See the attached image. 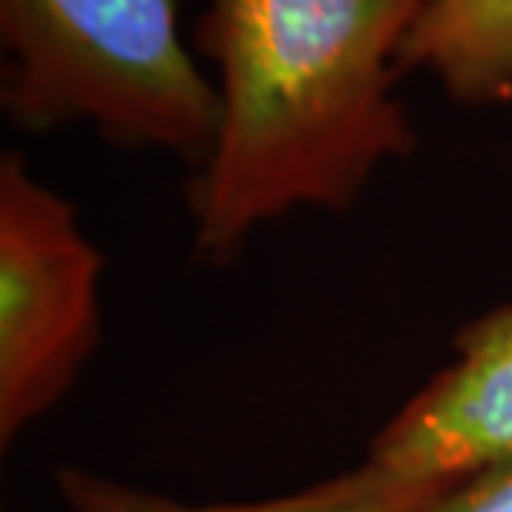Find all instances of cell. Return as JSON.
I'll use <instances>...</instances> for the list:
<instances>
[{
  "label": "cell",
  "instance_id": "obj_8",
  "mask_svg": "<svg viewBox=\"0 0 512 512\" xmlns=\"http://www.w3.org/2000/svg\"><path fill=\"white\" fill-rule=\"evenodd\" d=\"M456 350H495L512 356V305L464 325L456 336Z\"/></svg>",
  "mask_w": 512,
  "mask_h": 512
},
{
  "label": "cell",
  "instance_id": "obj_4",
  "mask_svg": "<svg viewBox=\"0 0 512 512\" xmlns=\"http://www.w3.org/2000/svg\"><path fill=\"white\" fill-rule=\"evenodd\" d=\"M367 461L407 481L450 487L512 464V356L458 350L370 441Z\"/></svg>",
  "mask_w": 512,
  "mask_h": 512
},
{
  "label": "cell",
  "instance_id": "obj_7",
  "mask_svg": "<svg viewBox=\"0 0 512 512\" xmlns=\"http://www.w3.org/2000/svg\"><path fill=\"white\" fill-rule=\"evenodd\" d=\"M416 512H512V464L456 481Z\"/></svg>",
  "mask_w": 512,
  "mask_h": 512
},
{
  "label": "cell",
  "instance_id": "obj_3",
  "mask_svg": "<svg viewBox=\"0 0 512 512\" xmlns=\"http://www.w3.org/2000/svg\"><path fill=\"white\" fill-rule=\"evenodd\" d=\"M106 256L80 214L29 168L0 157V444L72 393L103 342Z\"/></svg>",
  "mask_w": 512,
  "mask_h": 512
},
{
  "label": "cell",
  "instance_id": "obj_1",
  "mask_svg": "<svg viewBox=\"0 0 512 512\" xmlns=\"http://www.w3.org/2000/svg\"><path fill=\"white\" fill-rule=\"evenodd\" d=\"M427 0H202L194 43L220 94V140L188 177L194 254L231 265L262 225L348 211L416 151L393 86Z\"/></svg>",
  "mask_w": 512,
  "mask_h": 512
},
{
  "label": "cell",
  "instance_id": "obj_5",
  "mask_svg": "<svg viewBox=\"0 0 512 512\" xmlns=\"http://www.w3.org/2000/svg\"><path fill=\"white\" fill-rule=\"evenodd\" d=\"M413 72L458 106L510 103L512 0H427L396 52V74Z\"/></svg>",
  "mask_w": 512,
  "mask_h": 512
},
{
  "label": "cell",
  "instance_id": "obj_6",
  "mask_svg": "<svg viewBox=\"0 0 512 512\" xmlns=\"http://www.w3.org/2000/svg\"><path fill=\"white\" fill-rule=\"evenodd\" d=\"M55 487L72 512H416L444 487L407 481L373 461L299 493L251 504H183L83 467H60Z\"/></svg>",
  "mask_w": 512,
  "mask_h": 512
},
{
  "label": "cell",
  "instance_id": "obj_2",
  "mask_svg": "<svg viewBox=\"0 0 512 512\" xmlns=\"http://www.w3.org/2000/svg\"><path fill=\"white\" fill-rule=\"evenodd\" d=\"M0 111L20 131L89 123L103 143L202 171L222 106L177 0H0Z\"/></svg>",
  "mask_w": 512,
  "mask_h": 512
}]
</instances>
